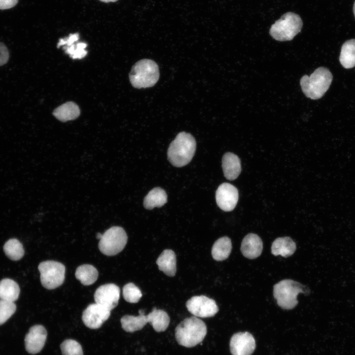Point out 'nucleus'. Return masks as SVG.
<instances>
[{"label":"nucleus","mask_w":355,"mask_h":355,"mask_svg":"<svg viewBox=\"0 0 355 355\" xmlns=\"http://www.w3.org/2000/svg\"><path fill=\"white\" fill-rule=\"evenodd\" d=\"M122 291L124 299L131 303L138 302L142 296L141 290L132 283L125 284L123 287Z\"/></svg>","instance_id":"obj_28"},{"label":"nucleus","mask_w":355,"mask_h":355,"mask_svg":"<svg viewBox=\"0 0 355 355\" xmlns=\"http://www.w3.org/2000/svg\"><path fill=\"white\" fill-rule=\"evenodd\" d=\"M238 198V189L230 183H222L216 191V204L220 209L225 212L232 211L237 204Z\"/></svg>","instance_id":"obj_11"},{"label":"nucleus","mask_w":355,"mask_h":355,"mask_svg":"<svg viewBox=\"0 0 355 355\" xmlns=\"http://www.w3.org/2000/svg\"><path fill=\"white\" fill-rule=\"evenodd\" d=\"M87 45L86 43L80 42L73 43L70 46H64L65 52L73 59H81L86 56L87 51L85 50Z\"/></svg>","instance_id":"obj_29"},{"label":"nucleus","mask_w":355,"mask_h":355,"mask_svg":"<svg viewBox=\"0 0 355 355\" xmlns=\"http://www.w3.org/2000/svg\"><path fill=\"white\" fill-rule=\"evenodd\" d=\"M339 61L345 69H351L355 66V39L348 40L343 43Z\"/></svg>","instance_id":"obj_25"},{"label":"nucleus","mask_w":355,"mask_h":355,"mask_svg":"<svg viewBox=\"0 0 355 355\" xmlns=\"http://www.w3.org/2000/svg\"><path fill=\"white\" fill-rule=\"evenodd\" d=\"M255 348V340L248 332L236 333L230 339V349L233 355H250Z\"/></svg>","instance_id":"obj_13"},{"label":"nucleus","mask_w":355,"mask_h":355,"mask_svg":"<svg viewBox=\"0 0 355 355\" xmlns=\"http://www.w3.org/2000/svg\"><path fill=\"white\" fill-rule=\"evenodd\" d=\"M240 249L245 257L250 259H255L261 254L262 241L257 234L249 233L243 239Z\"/></svg>","instance_id":"obj_15"},{"label":"nucleus","mask_w":355,"mask_h":355,"mask_svg":"<svg viewBox=\"0 0 355 355\" xmlns=\"http://www.w3.org/2000/svg\"><path fill=\"white\" fill-rule=\"evenodd\" d=\"M102 235H103V234H102L101 233H98L96 235L97 239L100 240L102 237Z\"/></svg>","instance_id":"obj_36"},{"label":"nucleus","mask_w":355,"mask_h":355,"mask_svg":"<svg viewBox=\"0 0 355 355\" xmlns=\"http://www.w3.org/2000/svg\"><path fill=\"white\" fill-rule=\"evenodd\" d=\"M80 112V109L77 104L72 102H68L55 108L53 114L60 121L66 122L77 118Z\"/></svg>","instance_id":"obj_19"},{"label":"nucleus","mask_w":355,"mask_h":355,"mask_svg":"<svg viewBox=\"0 0 355 355\" xmlns=\"http://www.w3.org/2000/svg\"><path fill=\"white\" fill-rule=\"evenodd\" d=\"M353 12H354L355 17V1L354 2V6H353Z\"/></svg>","instance_id":"obj_37"},{"label":"nucleus","mask_w":355,"mask_h":355,"mask_svg":"<svg viewBox=\"0 0 355 355\" xmlns=\"http://www.w3.org/2000/svg\"><path fill=\"white\" fill-rule=\"evenodd\" d=\"M196 148V142L194 138L188 133L180 132L169 145L168 159L175 167H183L191 161Z\"/></svg>","instance_id":"obj_1"},{"label":"nucleus","mask_w":355,"mask_h":355,"mask_svg":"<svg viewBox=\"0 0 355 355\" xmlns=\"http://www.w3.org/2000/svg\"><path fill=\"white\" fill-rule=\"evenodd\" d=\"M20 287L13 280L5 278L0 281V299L14 302L19 296Z\"/></svg>","instance_id":"obj_22"},{"label":"nucleus","mask_w":355,"mask_h":355,"mask_svg":"<svg viewBox=\"0 0 355 355\" xmlns=\"http://www.w3.org/2000/svg\"><path fill=\"white\" fill-rule=\"evenodd\" d=\"M296 249L295 243L289 237H279L273 242L271 253L275 256L281 255L287 257L292 255Z\"/></svg>","instance_id":"obj_18"},{"label":"nucleus","mask_w":355,"mask_h":355,"mask_svg":"<svg viewBox=\"0 0 355 355\" xmlns=\"http://www.w3.org/2000/svg\"><path fill=\"white\" fill-rule=\"evenodd\" d=\"M148 322L158 332H163L168 327L170 320L168 314L164 311L153 308L152 311L146 315Z\"/></svg>","instance_id":"obj_21"},{"label":"nucleus","mask_w":355,"mask_h":355,"mask_svg":"<svg viewBox=\"0 0 355 355\" xmlns=\"http://www.w3.org/2000/svg\"><path fill=\"white\" fill-rule=\"evenodd\" d=\"M100 1L104 2H115L117 0H100Z\"/></svg>","instance_id":"obj_35"},{"label":"nucleus","mask_w":355,"mask_h":355,"mask_svg":"<svg viewBox=\"0 0 355 355\" xmlns=\"http://www.w3.org/2000/svg\"><path fill=\"white\" fill-rule=\"evenodd\" d=\"M47 338V331L41 325L31 327L25 338L26 351L30 354H36L41 351Z\"/></svg>","instance_id":"obj_14"},{"label":"nucleus","mask_w":355,"mask_h":355,"mask_svg":"<svg viewBox=\"0 0 355 355\" xmlns=\"http://www.w3.org/2000/svg\"><path fill=\"white\" fill-rule=\"evenodd\" d=\"M16 310V306L14 302L0 299V325L5 322Z\"/></svg>","instance_id":"obj_31"},{"label":"nucleus","mask_w":355,"mask_h":355,"mask_svg":"<svg viewBox=\"0 0 355 355\" xmlns=\"http://www.w3.org/2000/svg\"><path fill=\"white\" fill-rule=\"evenodd\" d=\"M9 54L6 45L0 42V66L5 65L8 61Z\"/></svg>","instance_id":"obj_33"},{"label":"nucleus","mask_w":355,"mask_h":355,"mask_svg":"<svg viewBox=\"0 0 355 355\" xmlns=\"http://www.w3.org/2000/svg\"><path fill=\"white\" fill-rule=\"evenodd\" d=\"M127 239L126 233L123 228L112 226L103 234L99 243V250L106 255H116L124 249Z\"/></svg>","instance_id":"obj_7"},{"label":"nucleus","mask_w":355,"mask_h":355,"mask_svg":"<svg viewBox=\"0 0 355 355\" xmlns=\"http://www.w3.org/2000/svg\"><path fill=\"white\" fill-rule=\"evenodd\" d=\"M159 77L157 64L153 60L144 59L137 62L132 67L129 79L133 86L137 88L154 86Z\"/></svg>","instance_id":"obj_5"},{"label":"nucleus","mask_w":355,"mask_h":355,"mask_svg":"<svg viewBox=\"0 0 355 355\" xmlns=\"http://www.w3.org/2000/svg\"><path fill=\"white\" fill-rule=\"evenodd\" d=\"M167 202V195L165 191L160 187H155L150 190L145 197L143 206L147 210L155 207H161Z\"/></svg>","instance_id":"obj_24"},{"label":"nucleus","mask_w":355,"mask_h":355,"mask_svg":"<svg viewBox=\"0 0 355 355\" xmlns=\"http://www.w3.org/2000/svg\"><path fill=\"white\" fill-rule=\"evenodd\" d=\"M222 167L226 178L230 180H234L241 171L240 160L235 154L227 152L222 157Z\"/></svg>","instance_id":"obj_16"},{"label":"nucleus","mask_w":355,"mask_h":355,"mask_svg":"<svg viewBox=\"0 0 355 355\" xmlns=\"http://www.w3.org/2000/svg\"><path fill=\"white\" fill-rule=\"evenodd\" d=\"M156 264L159 269L170 277L175 275L177 271L176 255L171 249L164 250L158 257Z\"/></svg>","instance_id":"obj_17"},{"label":"nucleus","mask_w":355,"mask_h":355,"mask_svg":"<svg viewBox=\"0 0 355 355\" xmlns=\"http://www.w3.org/2000/svg\"><path fill=\"white\" fill-rule=\"evenodd\" d=\"M309 292L305 285L290 279L282 280L273 286V295L278 305L285 310L292 309L297 305L299 293Z\"/></svg>","instance_id":"obj_4"},{"label":"nucleus","mask_w":355,"mask_h":355,"mask_svg":"<svg viewBox=\"0 0 355 355\" xmlns=\"http://www.w3.org/2000/svg\"><path fill=\"white\" fill-rule=\"evenodd\" d=\"M139 313V315L138 316L125 315L121 319L122 327L125 331L134 332L140 330L148 322L144 311L140 310Z\"/></svg>","instance_id":"obj_20"},{"label":"nucleus","mask_w":355,"mask_h":355,"mask_svg":"<svg viewBox=\"0 0 355 355\" xmlns=\"http://www.w3.org/2000/svg\"><path fill=\"white\" fill-rule=\"evenodd\" d=\"M63 355H83L80 344L72 339L65 340L60 345Z\"/></svg>","instance_id":"obj_30"},{"label":"nucleus","mask_w":355,"mask_h":355,"mask_svg":"<svg viewBox=\"0 0 355 355\" xmlns=\"http://www.w3.org/2000/svg\"><path fill=\"white\" fill-rule=\"evenodd\" d=\"M232 246L231 239L224 236L217 239L212 249L213 258L216 261H223L229 256Z\"/></svg>","instance_id":"obj_23"},{"label":"nucleus","mask_w":355,"mask_h":355,"mask_svg":"<svg viewBox=\"0 0 355 355\" xmlns=\"http://www.w3.org/2000/svg\"><path fill=\"white\" fill-rule=\"evenodd\" d=\"M18 0H0V9H10L16 5Z\"/></svg>","instance_id":"obj_34"},{"label":"nucleus","mask_w":355,"mask_h":355,"mask_svg":"<svg viewBox=\"0 0 355 355\" xmlns=\"http://www.w3.org/2000/svg\"><path fill=\"white\" fill-rule=\"evenodd\" d=\"M332 79V74L328 69L320 67L310 76L304 75L300 79V86L307 97L317 100L327 91Z\"/></svg>","instance_id":"obj_3"},{"label":"nucleus","mask_w":355,"mask_h":355,"mask_svg":"<svg viewBox=\"0 0 355 355\" xmlns=\"http://www.w3.org/2000/svg\"><path fill=\"white\" fill-rule=\"evenodd\" d=\"M120 292L119 287L114 284L101 285L95 292V302L110 311L118 303Z\"/></svg>","instance_id":"obj_10"},{"label":"nucleus","mask_w":355,"mask_h":355,"mask_svg":"<svg viewBox=\"0 0 355 355\" xmlns=\"http://www.w3.org/2000/svg\"><path fill=\"white\" fill-rule=\"evenodd\" d=\"M302 26L300 17L294 13L288 12L271 26L269 33L277 40H291L301 31Z\"/></svg>","instance_id":"obj_6"},{"label":"nucleus","mask_w":355,"mask_h":355,"mask_svg":"<svg viewBox=\"0 0 355 355\" xmlns=\"http://www.w3.org/2000/svg\"><path fill=\"white\" fill-rule=\"evenodd\" d=\"M38 269L41 284L46 289L56 288L64 282L66 268L60 262L53 260L43 261L38 265Z\"/></svg>","instance_id":"obj_8"},{"label":"nucleus","mask_w":355,"mask_h":355,"mask_svg":"<svg viewBox=\"0 0 355 355\" xmlns=\"http://www.w3.org/2000/svg\"><path fill=\"white\" fill-rule=\"evenodd\" d=\"M79 37L78 33L71 34L68 37L60 39L58 43L57 47L59 48L62 45L70 46L75 43L78 40Z\"/></svg>","instance_id":"obj_32"},{"label":"nucleus","mask_w":355,"mask_h":355,"mask_svg":"<svg viewBox=\"0 0 355 355\" xmlns=\"http://www.w3.org/2000/svg\"><path fill=\"white\" fill-rule=\"evenodd\" d=\"M205 322L195 316L181 321L175 329V337L178 344L191 348L201 343L207 334Z\"/></svg>","instance_id":"obj_2"},{"label":"nucleus","mask_w":355,"mask_h":355,"mask_svg":"<svg viewBox=\"0 0 355 355\" xmlns=\"http://www.w3.org/2000/svg\"><path fill=\"white\" fill-rule=\"evenodd\" d=\"M110 311L96 303L89 305L82 313V320L89 328L97 329L109 317Z\"/></svg>","instance_id":"obj_12"},{"label":"nucleus","mask_w":355,"mask_h":355,"mask_svg":"<svg viewBox=\"0 0 355 355\" xmlns=\"http://www.w3.org/2000/svg\"><path fill=\"white\" fill-rule=\"evenodd\" d=\"M188 311L196 317L209 318L218 311L215 301L205 295L195 296L186 303Z\"/></svg>","instance_id":"obj_9"},{"label":"nucleus","mask_w":355,"mask_h":355,"mask_svg":"<svg viewBox=\"0 0 355 355\" xmlns=\"http://www.w3.org/2000/svg\"><path fill=\"white\" fill-rule=\"evenodd\" d=\"M98 272L92 265L83 264L78 267L75 271L76 278L84 285L94 284L98 278Z\"/></svg>","instance_id":"obj_26"},{"label":"nucleus","mask_w":355,"mask_h":355,"mask_svg":"<svg viewBox=\"0 0 355 355\" xmlns=\"http://www.w3.org/2000/svg\"><path fill=\"white\" fill-rule=\"evenodd\" d=\"M3 251L9 259L14 261L20 260L24 255L23 245L16 239H11L6 242L3 246Z\"/></svg>","instance_id":"obj_27"}]
</instances>
